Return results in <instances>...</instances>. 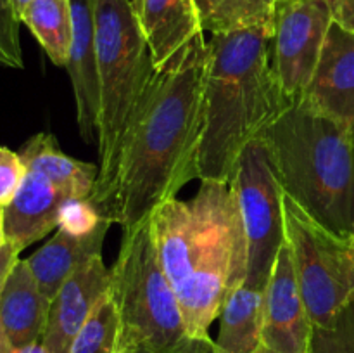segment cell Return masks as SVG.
I'll list each match as a JSON object with an SVG mask.
<instances>
[{
	"label": "cell",
	"mask_w": 354,
	"mask_h": 353,
	"mask_svg": "<svg viewBox=\"0 0 354 353\" xmlns=\"http://www.w3.org/2000/svg\"><path fill=\"white\" fill-rule=\"evenodd\" d=\"M204 37L154 71L118 151L106 217L123 234L145 224L152 211L199 179L204 130Z\"/></svg>",
	"instance_id": "cell-1"
},
{
	"label": "cell",
	"mask_w": 354,
	"mask_h": 353,
	"mask_svg": "<svg viewBox=\"0 0 354 353\" xmlns=\"http://www.w3.org/2000/svg\"><path fill=\"white\" fill-rule=\"evenodd\" d=\"M204 73V130L199 180L230 183L251 141L290 100L272 68V21L211 35Z\"/></svg>",
	"instance_id": "cell-2"
},
{
	"label": "cell",
	"mask_w": 354,
	"mask_h": 353,
	"mask_svg": "<svg viewBox=\"0 0 354 353\" xmlns=\"http://www.w3.org/2000/svg\"><path fill=\"white\" fill-rule=\"evenodd\" d=\"M286 196L334 234L354 228V127L292 102L258 135Z\"/></svg>",
	"instance_id": "cell-3"
},
{
	"label": "cell",
	"mask_w": 354,
	"mask_h": 353,
	"mask_svg": "<svg viewBox=\"0 0 354 353\" xmlns=\"http://www.w3.org/2000/svg\"><path fill=\"white\" fill-rule=\"evenodd\" d=\"M93 17L100 83L99 180L88 203L106 217L121 141L156 69L131 0H93Z\"/></svg>",
	"instance_id": "cell-4"
},
{
	"label": "cell",
	"mask_w": 354,
	"mask_h": 353,
	"mask_svg": "<svg viewBox=\"0 0 354 353\" xmlns=\"http://www.w3.org/2000/svg\"><path fill=\"white\" fill-rule=\"evenodd\" d=\"M109 294L116 303L128 341L147 353H211V343L192 338L175 287L166 277L151 224L123 234L111 266Z\"/></svg>",
	"instance_id": "cell-5"
},
{
	"label": "cell",
	"mask_w": 354,
	"mask_h": 353,
	"mask_svg": "<svg viewBox=\"0 0 354 353\" xmlns=\"http://www.w3.org/2000/svg\"><path fill=\"white\" fill-rule=\"evenodd\" d=\"M286 242L313 327H327L354 294V244L283 196Z\"/></svg>",
	"instance_id": "cell-6"
},
{
	"label": "cell",
	"mask_w": 354,
	"mask_h": 353,
	"mask_svg": "<svg viewBox=\"0 0 354 353\" xmlns=\"http://www.w3.org/2000/svg\"><path fill=\"white\" fill-rule=\"evenodd\" d=\"M248 277V237L237 199L228 187L192 273L178 291L183 320L197 341L211 343L209 327L225 300Z\"/></svg>",
	"instance_id": "cell-7"
},
{
	"label": "cell",
	"mask_w": 354,
	"mask_h": 353,
	"mask_svg": "<svg viewBox=\"0 0 354 353\" xmlns=\"http://www.w3.org/2000/svg\"><path fill=\"white\" fill-rule=\"evenodd\" d=\"M230 189L248 237L245 284L265 291L280 249L286 244L283 189L261 138L245 145L235 165Z\"/></svg>",
	"instance_id": "cell-8"
},
{
	"label": "cell",
	"mask_w": 354,
	"mask_h": 353,
	"mask_svg": "<svg viewBox=\"0 0 354 353\" xmlns=\"http://www.w3.org/2000/svg\"><path fill=\"white\" fill-rule=\"evenodd\" d=\"M332 23L325 0H277L272 16V68L290 102H297L310 85Z\"/></svg>",
	"instance_id": "cell-9"
},
{
	"label": "cell",
	"mask_w": 354,
	"mask_h": 353,
	"mask_svg": "<svg viewBox=\"0 0 354 353\" xmlns=\"http://www.w3.org/2000/svg\"><path fill=\"white\" fill-rule=\"evenodd\" d=\"M311 336L313 322L286 242L263 294V348L275 353H310Z\"/></svg>",
	"instance_id": "cell-10"
},
{
	"label": "cell",
	"mask_w": 354,
	"mask_h": 353,
	"mask_svg": "<svg viewBox=\"0 0 354 353\" xmlns=\"http://www.w3.org/2000/svg\"><path fill=\"white\" fill-rule=\"evenodd\" d=\"M111 269L102 255L80 266L59 289L48 308L41 346L45 353H69L97 305L109 294Z\"/></svg>",
	"instance_id": "cell-11"
},
{
	"label": "cell",
	"mask_w": 354,
	"mask_h": 353,
	"mask_svg": "<svg viewBox=\"0 0 354 353\" xmlns=\"http://www.w3.org/2000/svg\"><path fill=\"white\" fill-rule=\"evenodd\" d=\"M297 102L354 127V31L332 23L313 78Z\"/></svg>",
	"instance_id": "cell-12"
},
{
	"label": "cell",
	"mask_w": 354,
	"mask_h": 353,
	"mask_svg": "<svg viewBox=\"0 0 354 353\" xmlns=\"http://www.w3.org/2000/svg\"><path fill=\"white\" fill-rule=\"evenodd\" d=\"M73 38L66 69L71 78L80 135L85 142L97 141L100 113L99 59L95 47L93 0H71Z\"/></svg>",
	"instance_id": "cell-13"
},
{
	"label": "cell",
	"mask_w": 354,
	"mask_h": 353,
	"mask_svg": "<svg viewBox=\"0 0 354 353\" xmlns=\"http://www.w3.org/2000/svg\"><path fill=\"white\" fill-rule=\"evenodd\" d=\"M113 221L100 217L92 227L71 228L59 225L54 237L28 256V269L33 273L41 294L52 301L66 280L82 265L102 255V244Z\"/></svg>",
	"instance_id": "cell-14"
},
{
	"label": "cell",
	"mask_w": 354,
	"mask_h": 353,
	"mask_svg": "<svg viewBox=\"0 0 354 353\" xmlns=\"http://www.w3.org/2000/svg\"><path fill=\"white\" fill-rule=\"evenodd\" d=\"M75 197L52 183L44 175L26 170L16 196L3 208V228L7 242L19 251L57 228L66 206Z\"/></svg>",
	"instance_id": "cell-15"
},
{
	"label": "cell",
	"mask_w": 354,
	"mask_h": 353,
	"mask_svg": "<svg viewBox=\"0 0 354 353\" xmlns=\"http://www.w3.org/2000/svg\"><path fill=\"white\" fill-rule=\"evenodd\" d=\"M156 71L203 37L196 0H131Z\"/></svg>",
	"instance_id": "cell-16"
},
{
	"label": "cell",
	"mask_w": 354,
	"mask_h": 353,
	"mask_svg": "<svg viewBox=\"0 0 354 353\" xmlns=\"http://www.w3.org/2000/svg\"><path fill=\"white\" fill-rule=\"evenodd\" d=\"M50 301L41 294L26 262L19 260L0 291V336L14 348L41 343Z\"/></svg>",
	"instance_id": "cell-17"
},
{
	"label": "cell",
	"mask_w": 354,
	"mask_h": 353,
	"mask_svg": "<svg viewBox=\"0 0 354 353\" xmlns=\"http://www.w3.org/2000/svg\"><path fill=\"white\" fill-rule=\"evenodd\" d=\"M21 159L26 170L37 172L76 201H90L99 180V165L80 161L64 154L57 141L48 134H37L21 147Z\"/></svg>",
	"instance_id": "cell-18"
},
{
	"label": "cell",
	"mask_w": 354,
	"mask_h": 353,
	"mask_svg": "<svg viewBox=\"0 0 354 353\" xmlns=\"http://www.w3.org/2000/svg\"><path fill=\"white\" fill-rule=\"evenodd\" d=\"M263 294L241 284L230 291L220 314V332L211 353H259L263 350Z\"/></svg>",
	"instance_id": "cell-19"
},
{
	"label": "cell",
	"mask_w": 354,
	"mask_h": 353,
	"mask_svg": "<svg viewBox=\"0 0 354 353\" xmlns=\"http://www.w3.org/2000/svg\"><path fill=\"white\" fill-rule=\"evenodd\" d=\"M55 66L66 68L73 38L71 0H31L19 16Z\"/></svg>",
	"instance_id": "cell-20"
},
{
	"label": "cell",
	"mask_w": 354,
	"mask_h": 353,
	"mask_svg": "<svg viewBox=\"0 0 354 353\" xmlns=\"http://www.w3.org/2000/svg\"><path fill=\"white\" fill-rule=\"evenodd\" d=\"M140 350L135 348L128 341L127 334L121 325L120 314H118L116 303L113 296L107 294L80 334L76 336L75 343L69 353H138Z\"/></svg>",
	"instance_id": "cell-21"
},
{
	"label": "cell",
	"mask_w": 354,
	"mask_h": 353,
	"mask_svg": "<svg viewBox=\"0 0 354 353\" xmlns=\"http://www.w3.org/2000/svg\"><path fill=\"white\" fill-rule=\"evenodd\" d=\"M204 31L242 30L272 21L277 0H196Z\"/></svg>",
	"instance_id": "cell-22"
},
{
	"label": "cell",
	"mask_w": 354,
	"mask_h": 353,
	"mask_svg": "<svg viewBox=\"0 0 354 353\" xmlns=\"http://www.w3.org/2000/svg\"><path fill=\"white\" fill-rule=\"evenodd\" d=\"M310 353H354V294L327 327H313Z\"/></svg>",
	"instance_id": "cell-23"
},
{
	"label": "cell",
	"mask_w": 354,
	"mask_h": 353,
	"mask_svg": "<svg viewBox=\"0 0 354 353\" xmlns=\"http://www.w3.org/2000/svg\"><path fill=\"white\" fill-rule=\"evenodd\" d=\"M19 17L10 0H0V64L23 68L19 40Z\"/></svg>",
	"instance_id": "cell-24"
},
{
	"label": "cell",
	"mask_w": 354,
	"mask_h": 353,
	"mask_svg": "<svg viewBox=\"0 0 354 353\" xmlns=\"http://www.w3.org/2000/svg\"><path fill=\"white\" fill-rule=\"evenodd\" d=\"M26 175V165L19 152L0 145V206L6 208L16 196Z\"/></svg>",
	"instance_id": "cell-25"
},
{
	"label": "cell",
	"mask_w": 354,
	"mask_h": 353,
	"mask_svg": "<svg viewBox=\"0 0 354 353\" xmlns=\"http://www.w3.org/2000/svg\"><path fill=\"white\" fill-rule=\"evenodd\" d=\"M335 24L348 31H354V0H325Z\"/></svg>",
	"instance_id": "cell-26"
},
{
	"label": "cell",
	"mask_w": 354,
	"mask_h": 353,
	"mask_svg": "<svg viewBox=\"0 0 354 353\" xmlns=\"http://www.w3.org/2000/svg\"><path fill=\"white\" fill-rule=\"evenodd\" d=\"M19 249L14 244H10V242H6V244L0 246V291L6 286L14 266L19 262Z\"/></svg>",
	"instance_id": "cell-27"
},
{
	"label": "cell",
	"mask_w": 354,
	"mask_h": 353,
	"mask_svg": "<svg viewBox=\"0 0 354 353\" xmlns=\"http://www.w3.org/2000/svg\"><path fill=\"white\" fill-rule=\"evenodd\" d=\"M0 353H45V350L41 343H35V345L24 346V348H14L0 336Z\"/></svg>",
	"instance_id": "cell-28"
},
{
	"label": "cell",
	"mask_w": 354,
	"mask_h": 353,
	"mask_svg": "<svg viewBox=\"0 0 354 353\" xmlns=\"http://www.w3.org/2000/svg\"><path fill=\"white\" fill-rule=\"evenodd\" d=\"M10 2H12L14 10H16L17 17H19L21 14H23V10L26 9V7H28V3L31 2V0H10Z\"/></svg>",
	"instance_id": "cell-29"
},
{
	"label": "cell",
	"mask_w": 354,
	"mask_h": 353,
	"mask_svg": "<svg viewBox=\"0 0 354 353\" xmlns=\"http://www.w3.org/2000/svg\"><path fill=\"white\" fill-rule=\"evenodd\" d=\"M7 237H6V228H3V208L0 206V246L6 244Z\"/></svg>",
	"instance_id": "cell-30"
},
{
	"label": "cell",
	"mask_w": 354,
	"mask_h": 353,
	"mask_svg": "<svg viewBox=\"0 0 354 353\" xmlns=\"http://www.w3.org/2000/svg\"><path fill=\"white\" fill-rule=\"evenodd\" d=\"M259 353H275V352H270V350H266V348H263V350H261V352H259Z\"/></svg>",
	"instance_id": "cell-31"
},
{
	"label": "cell",
	"mask_w": 354,
	"mask_h": 353,
	"mask_svg": "<svg viewBox=\"0 0 354 353\" xmlns=\"http://www.w3.org/2000/svg\"><path fill=\"white\" fill-rule=\"evenodd\" d=\"M349 237H351V241H353V244H354V228H353V232H351V235H349Z\"/></svg>",
	"instance_id": "cell-32"
},
{
	"label": "cell",
	"mask_w": 354,
	"mask_h": 353,
	"mask_svg": "<svg viewBox=\"0 0 354 353\" xmlns=\"http://www.w3.org/2000/svg\"><path fill=\"white\" fill-rule=\"evenodd\" d=\"M138 353H147V352H144V350H140V352H138Z\"/></svg>",
	"instance_id": "cell-33"
}]
</instances>
